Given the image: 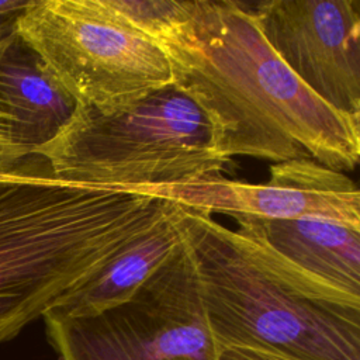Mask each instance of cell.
I'll return each mask as SVG.
<instances>
[{
    "label": "cell",
    "instance_id": "obj_1",
    "mask_svg": "<svg viewBox=\"0 0 360 360\" xmlns=\"http://www.w3.org/2000/svg\"><path fill=\"white\" fill-rule=\"evenodd\" d=\"M172 83L205 115L219 158H308L336 172L360 159V120L319 100L273 52L249 3L191 0L158 32Z\"/></svg>",
    "mask_w": 360,
    "mask_h": 360
},
{
    "label": "cell",
    "instance_id": "obj_2",
    "mask_svg": "<svg viewBox=\"0 0 360 360\" xmlns=\"http://www.w3.org/2000/svg\"><path fill=\"white\" fill-rule=\"evenodd\" d=\"M170 205L56 177L31 153L0 162V345L51 309Z\"/></svg>",
    "mask_w": 360,
    "mask_h": 360
},
{
    "label": "cell",
    "instance_id": "obj_3",
    "mask_svg": "<svg viewBox=\"0 0 360 360\" xmlns=\"http://www.w3.org/2000/svg\"><path fill=\"white\" fill-rule=\"evenodd\" d=\"M35 153L62 180L132 193L221 174L229 163L215 152L202 111L173 83L111 112L76 104Z\"/></svg>",
    "mask_w": 360,
    "mask_h": 360
},
{
    "label": "cell",
    "instance_id": "obj_4",
    "mask_svg": "<svg viewBox=\"0 0 360 360\" xmlns=\"http://www.w3.org/2000/svg\"><path fill=\"white\" fill-rule=\"evenodd\" d=\"M180 221L218 346H256L298 360H360V311L285 290L246 259L211 214L180 204Z\"/></svg>",
    "mask_w": 360,
    "mask_h": 360
},
{
    "label": "cell",
    "instance_id": "obj_5",
    "mask_svg": "<svg viewBox=\"0 0 360 360\" xmlns=\"http://www.w3.org/2000/svg\"><path fill=\"white\" fill-rule=\"evenodd\" d=\"M58 360H219L193 252L183 239L124 302L93 315H42Z\"/></svg>",
    "mask_w": 360,
    "mask_h": 360
},
{
    "label": "cell",
    "instance_id": "obj_6",
    "mask_svg": "<svg viewBox=\"0 0 360 360\" xmlns=\"http://www.w3.org/2000/svg\"><path fill=\"white\" fill-rule=\"evenodd\" d=\"M18 34L76 104L124 108L172 83L167 58L104 0H32Z\"/></svg>",
    "mask_w": 360,
    "mask_h": 360
},
{
    "label": "cell",
    "instance_id": "obj_7",
    "mask_svg": "<svg viewBox=\"0 0 360 360\" xmlns=\"http://www.w3.org/2000/svg\"><path fill=\"white\" fill-rule=\"evenodd\" d=\"M231 218L235 245L264 276L307 300L360 311V228L319 218Z\"/></svg>",
    "mask_w": 360,
    "mask_h": 360
},
{
    "label": "cell",
    "instance_id": "obj_8",
    "mask_svg": "<svg viewBox=\"0 0 360 360\" xmlns=\"http://www.w3.org/2000/svg\"><path fill=\"white\" fill-rule=\"evenodd\" d=\"M249 7L284 65L330 108L360 120L359 1L266 0Z\"/></svg>",
    "mask_w": 360,
    "mask_h": 360
},
{
    "label": "cell",
    "instance_id": "obj_9",
    "mask_svg": "<svg viewBox=\"0 0 360 360\" xmlns=\"http://www.w3.org/2000/svg\"><path fill=\"white\" fill-rule=\"evenodd\" d=\"M141 193L208 214L319 218L360 228V191L356 184L345 173L308 158L271 163L266 183H242L214 174Z\"/></svg>",
    "mask_w": 360,
    "mask_h": 360
},
{
    "label": "cell",
    "instance_id": "obj_10",
    "mask_svg": "<svg viewBox=\"0 0 360 360\" xmlns=\"http://www.w3.org/2000/svg\"><path fill=\"white\" fill-rule=\"evenodd\" d=\"M75 108V98L20 34L0 45V112L22 155L51 142Z\"/></svg>",
    "mask_w": 360,
    "mask_h": 360
},
{
    "label": "cell",
    "instance_id": "obj_11",
    "mask_svg": "<svg viewBox=\"0 0 360 360\" xmlns=\"http://www.w3.org/2000/svg\"><path fill=\"white\" fill-rule=\"evenodd\" d=\"M181 239L180 204L170 200V205L155 224L122 246L51 309L73 316L93 315L127 301L160 267Z\"/></svg>",
    "mask_w": 360,
    "mask_h": 360
},
{
    "label": "cell",
    "instance_id": "obj_12",
    "mask_svg": "<svg viewBox=\"0 0 360 360\" xmlns=\"http://www.w3.org/2000/svg\"><path fill=\"white\" fill-rule=\"evenodd\" d=\"M32 0L0 1V45L18 34V20Z\"/></svg>",
    "mask_w": 360,
    "mask_h": 360
},
{
    "label": "cell",
    "instance_id": "obj_13",
    "mask_svg": "<svg viewBox=\"0 0 360 360\" xmlns=\"http://www.w3.org/2000/svg\"><path fill=\"white\" fill-rule=\"evenodd\" d=\"M219 360H298L295 357L256 346H219Z\"/></svg>",
    "mask_w": 360,
    "mask_h": 360
},
{
    "label": "cell",
    "instance_id": "obj_14",
    "mask_svg": "<svg viewBox=\"0 0 360 360\" xmlns=\"http://www.w3.org/2000/svg\"><path fill=\"white\" fill-rule=\"evenodd\" d=\"M25 155L21 153V150L17 148V145L13 141L11 127L6 117L0 112V162L18 159Z\"/></svg>",
    "mask_w": 360,
    "mask_h": 360
}]
</instances>
